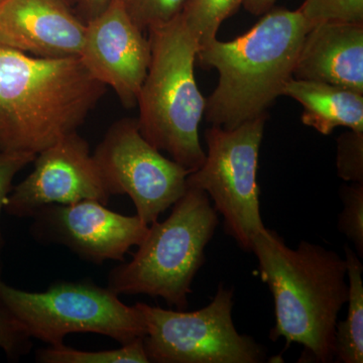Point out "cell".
<instances>
[{
	"label": "cell",
	"mask_w": 363,
	"mask_h": 363,
	"mask_svg": "<svg viewBox=\"0 0 363 363\" xmlns=\"http://www.w3.org/2000/svg\"><path fill=\"white\" fill-rule=\"evenodd\" d=\"M243 1L245 0H188L181 16L202 47L217 39L221 23L233 16Z\"/></svg>",
	"instance_id": "cell-18"
},
{
	"label": "cell",
	"mask_w": 363,
	"mask_h": 363,
	"mask_svg": "<svg viewBox=\"0 0 363 363\" xmlns=\"http://www.w3.org/2000/svg\"><path fill=\"white\" fill-rule=\"evenodd\" d=\"M30 233L40 242L64 245L79 257L101 264L124 262V255L145 240L149 225L138 216L111 211L96 200L50 204L33 215Z\"/></svg>",
	"instance_id": "cell-11"
},
{
	"label": "cell",
	"mask_w": 363,
	"mask_h": 363,
	"mask_svg": "<svg viewBox=\"0 0 363 363\" xmlns=\"http://www.w3.org/2000/svg\"><path fill=\"white\" fill-rule=\"evenodd\" d=\"M86 23L68 0H4L0 45L39 58L80 56Z\"/></svg>",
	"instance_id": "cell-13"
},
{
	"label": "cell",
	"mask_w": 363,
	"mask_h": 363,
	"mask_svg": "<svg viewBox=\"0 0 363 363\" xmlns=\"http://www.w3.org/2000/svg\"><path fill=\"white\" fill-rule=\"evenodd\" d=\"M2 1H4V0H0V4H1Z\"/></svg>",
	"instance_id": "cell-27"
},
{
	"label": "cell",
	"mask_w": 363,
	"mask_h": 363,
	"mask_svg": "<svg viewBox=\"0 0 363 363\" xmlns=\"http://www.w3.org/2000/svg\"><path fill=\"white\" fill-rule=\"evenodd\" d=\"M135 305L147 325L143 342L150 362H266L264 348L250 336L238 333L234 326L233 289L219 286L211 303L197 311Z\"/></svg>",
	"instance_id": "cell-8"
},
{
	"label": "cell",
	"mask_w": 363,
	"mask_h": 363,
	"mask_svg": "<svg viewBox=\"0 0 363 363\" xmlns=\"http://www.w3.org/2000/svg\"><path fill=\"white\" fill-rule=\"evenodd\" d=\"M276 1L277 0H245L242 6L248 13L255 14V16H260L272 9Z\"/></svg>",
	"instance_id": "cell-26"
},
{
	"label": "cell",
	"mask_w": 363,
	"mask_h": 363,
	"mask_svg": "<svg viewBox=\"0 0 363 363\" xmlns=\"http://www.w3.org/2000/svg\"><path fill=\"white\" fill-rule=\"evenodd\" d=\"M105 90L79 57L39 58L0 45V152L39 154L77 133Z\"/></svg>",
	"instance_id": "cell-2"
},
{
	"label": "cell",
	"mask_w": 363,
	"mask_h": 363,
	"mask_svg": "<svg viewBox=\"0 0 363 363\" xmlns=\"http://www.w3.org/2000/svg\"><path fill=\"white\" fill-rule=\"evenodd\" d=\"M43 363H149L143 338H136L112 350L84 351L74 350L65 344L50 345L37 352Z\"/></svg>",
	"instance_id": "cell-17"
},
{
	"label": "cell",
	"mask_w": 363,
	"mask_h": 363,
	"mask_svg": "<svg viewBox=\"0 0 363 363\" xmlns=\"http://www.w3.org/2000/svg\"><path fill=\"white\" fill-rule=\"evenodd\" d=\"M252 252L274 297L269 338L283 337L286 347L302 345L300 362H333L338 315L348 300L345 259L308 241L294 250L267 227L255 236Z\"/></svg>",
	"instance_id": "cell-1"
},
{
	"label": "cell",
	"mask_w": 363,
	"mask_h": 363,
	"mask_svg": "<svg viewBox=\"0 0 363 363\" xmlns=\"http://www.w3.org/2000/svg\"><path fill=\"white\" fill-rule=\"evenodd\" d=\"M267 118L257 117L233 130L208 128L205 161L187 177L188 187L209 196L217 213L223 216L226 233L247 252H252L255 236L266 228L257 175Z\"/></svg>",
	"instance_id": "cell-7"
},
{
	"label": "cell",
	"mask_w": 363,
	"mask_h": 363,
	"mask_svg": "<svg viewBox=\"0 0 363 363\" xmlns=\"http://www.w3.org/2000/svg\"><path fill=\"white\" fill-rule=\"evenodd\" d=\"M298 11L313 23L322 21L363 23V0H305Z\"/></svg>",
	"instance_id": "cell-21"
},
{
	"label": "cell",
	"mask_w": 363,
	"mask_h": 363,
	"mask_svg": "<svg viewBox=\"0 0 363 363\" xmlns=\"http://www.w3.org/2000/svg\"><path fill=\"white\" fill-rule=\"evenodd\" d=\"M68 1L78 18L87 23L104 11L111 0H68Z\"/></svg>",
	"instance_id": "cell-25"
},
{
	"label": "cell",
	"mask_w": 363,
	"mask_h": 363,
	"mask_svg": "<svg viewBox=\"0 0 363 363\" xmlns=\"http://www.w3.org/2000/svg\"><path fill=\"white\" fill-rule=\"evenodd\" d=\"M314 25L298 9H269L235 40L215 39L200 47V65L219 74L218 84L206 99L208 123L233 130L267 116V109L293 78L301 45Z\"/></svg>",
	"instance_id": "cell-3"
},
{
	"label": "cell",
	"mask_w": 363,
	"mask_h": 363,
	"mask_svg": "<svg viewBox=\"0 0 363 363\" xmlns=\"http://www.w3.org/2000/svg\"><path fill=\"white\" fill-rule=\"evenodd\" d=\"M0 348L9 359H20L32 348V337L4 308L0 306Z\"/></svg>",
	"instance_id": "cell-23"
},
{
	"label": "cell",
	"mask_w": 363,
	"mask_h": 363,
	"mask_svg": "<svg viewBox=\"0 0 363 363\" xmlns=\"http://www.w3.org/2000/svg\"><path fill=\"white\" fill-rule=\"evenodd\" d=\"M218 224L209 196L187 186L168 218L150 224L130 262L112 269L107 288L118 296L162 298L169 306L185 310Z\"/></svg>",
	"instance_id": "cell-5"
},
{
	"label": "cell",
	"mask_w": 363,
	"mask_h": 363,
	"mask_svg": "<svg viewBox=\"0 0 363 363\" xmlns=\"http://www.w3.org/2000/svg\"><path fill=\"white\" fill-rule=\"evenodd\" d=\"M33 164L32 173L7 196L4 206L7 214L33 217L48 205L82 200L108 205L111 194L90 155L89 145L77 133L64 136L40 152Z\"/></svg>",
	"instance_id": "cell-10"
},
{
	"label": "cell",
	"mask_w": 363,
	"mask_h": 363,
	"mask_svg": "<svg viewBox=\"0 0 363 363\" xmlns=\"http://www.w3.org/2000/svg\"><path fill=\"white\" fill-rule=\"evenodd\" d=\"M345 250L348 279L347 317L336 326L335 357L341 363L363 362V266L357 253Z\"/></svg>",
	"instance_id": "cell-16"
},
{
	"label": "cell",
	"mask_w": 363,
	"mask_h": 363,
	"mask_svg": "<svg viewBox=\"0 0 363 363\" xmlns=\"http://www.w3.org/2000/svg\"><path fill=\"white\" fill-rule=\"evenodd\" d=\"M37 155L28 152H0V216L7 196L13 190L14 177L28 164H32ZM4 247V236L0 228V274L2 269Z\"/></svg>",
	"instance_id": "cell-24"
},
{
	"label": "cell",
	"mask_w": 363,
	"mask_h": 363,
	"mask_svg": "<svg viewBox=\"0 0 363 363\" xmlns=\"http://www.w3.org/2000/svg\"><path fill=\"white\" fill-rule=\"evenodd\" d=\"M93 157L111 196H130L136 215L149 226L184 195L192 173L150 145L138 119L112 124Z\"/></svg>",
	"instance_id": "cell-9"
},
{
	"label": "cell",
	"mask_w": 363,
	"mask_h": 363,
	"mask_svg": "<svg viewBox=\"0 0 363 363\" xmlns=\"http://www.w3.org/2000/svg\"><path fill=\"white\" fill-rule=\"evenodd\" d=\"M343 209L339 215L338 228L352 241L358 257H363V183H352L340 188Z\"/></svg>",
	"instance_id": "cell-20"
},
{
	"label": "cell",
	"mask_w": 363,
	"mask_h": 363,
	"mask_svg": "<svg viewBox=\"0 0 363 363\" xmlns=\"http://www.w3.org/2000/svg\"><path fill=\"white\" fill-rule=\"evenodd\" d=\"M131 21L142 32L168 25L182 13L188 0H123Z\"/></svg>",
	"instance_id": "cell-19"
},
{
	"label": "cell",
	"mask_w": 363,
	"mask_h": 363,
	"mask_svg": "<svg viewBox=\"0 0 363 363\" xmlns=\"http://www.w3.org/2000/svg\"><path fill=\"white\" fill-rule=\"evenodd\" d=\"M293 78L363 94V23L322 21L305 35Z\"/></svg>",
	"instance_id": "cell-14"
},
{
	"label": "cell",
	"mask_w": 363,
	"mask_h": 363,
	"mask_svg": "<svg viewBox=\"0 0 363 363\" xmlns=\"http://www.w3.org/2000/svg\"><path fill=\"white\" fill-rule=\"evenodd\" d=\"M149 33L152 54L136 104L138 128L150 145L193 172L206 157L199 138L206 99L194 75L200 45L181 14Z\"/></svg>",
	"instance_id": "cell-4"
},
{
	"label": "cell",
	"mask_w": 363,
	"mask_h": 363,
	"mask_svg": "<svg viewBox=\"0 0 363 363\" xmlns=\"http://www.w3.org/2000/svg\"><path fill=\"white\" fill-rule=\"evenodd\" d=\"M150 40L126 13L123 0H111L86 23L80 56L90 73L116 93L125 108L138 104L150 63Z\"/></svg>",
	"instance_id": "cell-12"
},
{
	"label": "cell",
	"mask_w": 363,
	"mask_h": 363,
	"mask_svg": "<svg viewBox=\"0 0 363 363\" xmlns=\"http://www.w3.org/2000/svg\"><path fill=\"white\" fill-rule=\"evenodd\" d=\"M336 167L342 180L363 183V133L350 130L339 136Z\"/></svg>",
	"instance_id": "cell-22"
},
{
	"label": "cell",
	"mask_w": 363,
	"mask_h": 363,
	"mask_svg": "<svg viewBox=\"0 0 363 363\" xmlns=\"http://www.w3.org/2000/svg\"><path fill=\"white\" fill-rule=\"evenodd\" d=\"M0 306L32 338L61 345L72 333H95L121 344L147 335V325L136 305L128 306L108 288L90 279L57 281L45 292L30 293L0 279Z\"/></svg>",
	"instance_id": "cell-6"
},
{
	"label": "cell",
	"mask_w": 363,
	"mask_h": 363,
	"mask_svg": "<svg viewBox=\"0 0 363 363\" xmlns=\"http://www.w3.org/2000/svg\"><path fill=\"white\" fill-rule=\"evenodd\" d=\"M283 95L302 105V123L321 135L338 126L363 133V94L340 86L292 78Z\"/></svg>",
	"instance_id": "cell-15"
}]
</instances>
